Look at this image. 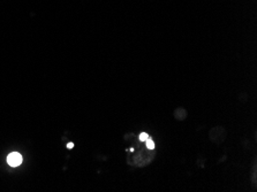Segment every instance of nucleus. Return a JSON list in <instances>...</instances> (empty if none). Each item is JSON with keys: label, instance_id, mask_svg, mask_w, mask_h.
Wrapping results in <instances>:
<instances>
[{"label": "nucleus", "instance_id": "obj_1", "mask_svg": "<svg viewBox=\"0 0 257 192\" xmlns=\"http://www.w3.org/2000/svg\"><path fill=\"white\" fill-rule=\"evenodd\" d=\"M7 162H9V164L12 167H18L22 163V156L20 153L14 152V153H11L7 156Z\"/></svg>", "mask_w": 257, "mask_h": 192}, {"label": "nucleus", "instance_id": "obj_2", "mask_svg": "<svg viewBox=\"0 0 257 192\" xmlns=\"http://www.w3.org/2000/svg\"><path fill=\"white\" fill-rule=\"evenodd\" d=\"M147 146H148V148H150V150H153V148L155 147V144H154V140L151 139V138H148L147 140Z\"/></svg>", "mask_w": 257, "mask_h": 192}, {"label": "nucleus", "instance_id": "obj_3", "mask_svg": "<svg viewBox=\"0 0 257 192\" xmlns=\"http://www.w3.org/2000/svg\"><path fill=\"white\" fill-rule=\"evenodd\" d=\"M148 138H149V136H148L146 132H143V134L140 135V140H141V142H146Z\"/></svg>", "mask_w": 257, "mask_h": 192}, {"label": "nucleus", "instance_id": "obj_4", "mask_svg": "<svg viewBox=\"0 0 257 192\" xmlns=\"http://www.w3.org/2000/svg\"><path fill=\"white\" fill-rule=\"evenodd\" d=\"M73 146H74L73 143H69V144L67 145V147H68V148H73Z\"/></svg>", "mask_w": 257, "mask_h": 192}]
</instances>
